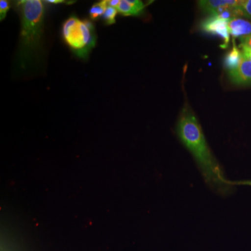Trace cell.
Masks as SVG:
<instances>
[{
    "mask_svg": "<svg viewBox=\"0 0 251 251\" xmlns=\"http://www.w3.org/2000/svg\"><path fill=\"white\" fill-rule=\"evenodd\" d=\"M176 133L193 155L208 186L221 196L230 194L233 185L225 176L219 163L208 147L197 118L189 110H185L181 114L176 126Z\"/></svg>",
    "mask_w": 251,
    "mask_h": 251,
    "instance_id": "cell-1",
    "label": "cell"
},
{
    "mask_svg": "<svg viewBox=\"0 0 251 251\" xmlns=\"http://www.w3.org/2000/svg\"><path fill=\"white\" fill-rule=\"evenodd\" d=\"M21 18L20 67L26 69L37 58L44 33V3L41 0H23L18 2Z\"/></svg>",
    "mask_w": 251,
    "mask_h": 251,
    "instance_id": "cell-2",
    "label": "cell"
},
{
    "mask_svg": "<svg viewBox=\"0 0 251 251\" xmlns=\"http://www.w3.org/2000/svg\"><path fill=\"white\" fill-rule=\"evenodd\" d=\"M62 35L73 52L82 59H87L97 41L93 23L74 16L68 18L63 24Z\"/></svg>",
    "mask_w": 251,
    "mask_h": 251,
    "instance_id": "cell-3",
    "label": "cell"
},
{
    "mask_svg": "<svg viewBox=\"0 0 251 251\" xmlns=\"http://www.w3.org/2000/svg\"><path fill=\"white\" fill-rule=\"evenodd\" d=\"M228 21L217 17L210 16L206 18L201 24V28L209 34L219 36L224 41V46L222 47H227L229 41V33L228 30Z\"/></svg>",
    "mask_w": 251,
    "mask_h": 251,
    "instance_id": "cell-4",
    "label": "cell"
},
{
    "mask_svg": "<svg viewBox=\"0 0 251 251\" xmlns=\"http://www.w3.org/2000/svg\"><path fill=\"white\" fill-rule=\"evenodd\" d=\"M231 81L237 85L251 84V62L243 56L240 64L236 70L229 73Z\"/></svg>",
    "mask_w": 251,
    "mask_h": 251,
    "instance_id": "cell-5",
    "label": "cell"
},
{
    "mask_svg": "<svg viewBox=\"0 0 251 251\" xmlns=\"http://www.w3.org/2000/svg\"><path fill=\"white\" fill-rule=\"evenodd\" d=\"M228 30L229 34L234 37L243 38L251 34V23L241 18H234L228 21Z\"/></svg>",
    "mask_w": 251,
    "mask_h": 251,
    "instance_id": "cell-6",
    "label": "cell"
},
{
    "mask_svg": "<svg viewBox=\"0 0 251 251\" xmlns=\"http://www.w3.org/2000/svg\"><path fill=\"white\" fill-rule=\"evenodd\" d=\"M145 7V5L140 0H120L117 9L123 16H138L143 12Z\"/></svg>",
    "mask_w": 251,
    "mask_h": 251,
    "instance_id": "cell-7",
    "label": "cell"
},
{
    "mask_svg": "<svg viewBox=\"0 0 251 251\" xmlns=\"http://www.w3.org/2000/svg\"><path fill=\"white\" fill-rule=\"evenodd\" d=\"M239 0H203L198 2L200 7L204 11L211 14L216 9L225 6H238L240 4Z\"/></svg>",
    "mask_w": 251,
    "mask_h": 251,
    "instance_id": "cell-8",
    "label": "cell"
},
{
    "mask_svg": "<svg viewBox=\"0 0 251 251\" xmlns=\"http://www.w3.org/2000/svg\"><path fill=\"white\" fill-rule=\"evenodd\" d=\"M243 57L241 50L234 43L233 48L226 54L224 59V66L227 72H232L236 70L240 64Z\"/></svg>",
    "mask_w": 251,
    "mask_h": 251,
    "instance_id": "cell-9",
    "label": "cell"
},
{
    "mask_svg": "<svg viewBox=\"0 0 251 251\" xmlns=\"http://www.w3.org/2000/svg\"><path fill=\"white\" fill-rule=\"evenodd\" d=\"M108 2L106 0L99 1L91 7L90 10V18L93 21H97L103 16L108 8Z\"/></svg>",
    "mask_w": 251,
    "mask_h": 251,
    "instance_id": "cell-10",
    "label": "cell"
},
{
    "mask_svg": "<svg viewBox=\"0 0 251 251\" xmlns=\"http://www.w3.org/2000/svg\"><path fill=\"white\" fill-rule=\"evenodd\" d=\"M117 9L112 7V6H108L105 11V14L102 16V19L103 20L104 23L107 25H110L115 24L116 22V16L117 14Z\"/></svg>",
    "mask_w": 251,
    "mask_h": 251,
    "instance_id": "cell-11",
    "label": "cell"
},
{
    "mask_svg": "<svg viewBox=\"0 0 251 251\" xmlns=\"http://www.w3.org/2000/svg\"><path fill=\"white\" fill-rule=\"evenodd\" d=\"M239 8L243 16L251 18V0H242Z\"/></svg>",
    "mask_w": 251,
    "mask_h": 251,
    "instance_id": "cell-12",
    "label": "cell"
},
{
    "mask_svg": "<svg viewBox=\"0 0 251 251\" xmlns=\"http://www.w3.org/2000/svg\"><path fill=\"white\" fill-rule=\"evenodd\" d=\"M10 8V3L7 0L0 1V20L2 21L6 17V14Z\"/></svg>",
    "mask_w": 251,
    "mask_h": 251,
    "instance_id": "cell-13",
    "label": "cell"
},
{
    "mask_svg": "<svg viewBox=\"0 0 251 251\" xmlns=\"http://www.w3.org/2000/svg\"><path fill=\"white\" fill-rule=\"evenodd\" d=\"M240 49L243 56L251 62V49L247 47V46L242 45V44L240 45Z\"/></svg>",
    "mask_w": 251,
    "mask_h": 251,
    "instance_id": "cell-14",
    "label": "cell"
},
{
    "mask_svg": "<svg viewBox=\"0 0 251 251\" xmlns=\"http://www.w3.org/2000/svg\"><path fill=\"white\" fill-rule=\"evenodd\" d=\"M240 40L242 41V44H241L247 46V47L251 49V35L247 36V37L241 39Z\"/></svg>",
    "mask_w": 251,
    "mask_h": 251,
    "instance_id": "cell-15",
    "label": "cell"
},
{
    "mask_svg": "<svg viewBox=\"0 0 251 251\" xmlns=\"http://www.w3.org/2000/svg\"><path fill=\"white\" fill-rule=\"evenodd\" d=\"M108 6L117 9L118 7L119 4H120V0H110V1H108Z\"/></svg>",
    "mask_w": 251,
    "mask_h": 251,
    "instance_id": "cell-16",
    "label": "cell"
},
{
    "mask_svg": "<svg viewBox=\"0 0 251 251\" xmlns=\"http://www.w3.org/2000/svg\"><path fill=\"white\" fill-rule=\"evenodd\" d=\"M46 2L50 3V4H62V3L66 2L64 0H48Z\"/></svg>",
    "mask_w": 251,
    "mask_h": 251,
    "instance_id": "cell-17",
    "label": "cell"
}]
</instances>
